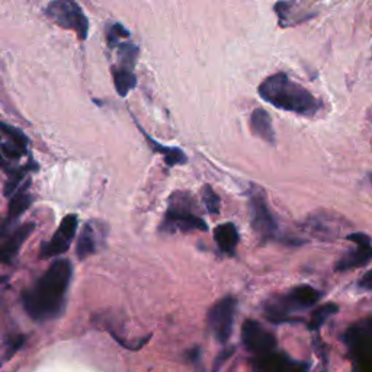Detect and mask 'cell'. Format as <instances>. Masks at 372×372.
I'll list each match as a JSON object with an SVG mask.
<instances>
[{"label":"cell","mask_w":372,"mask_h":372,"mask_svg":"<svg viewBox=\"0 0 372 372\" xmlns=\"http://www.w3.org/2000/svg\"><path fill=\"white\" fill-rule=\"evenodd\" d=\"M339 311V307L333 303H327L320 306L319 308H315L314 313L311 314V319L308 322V329L310 330H319L327 319H330L333 314H336Z\"/></svg>","instance_id":"603a6c76"},{"label":"cell","mask_w":372,"mask_h":372,"mask_svg":"<svg viewBox=\"0 0 372 372\" xmlns=\"http://www.w3.org/2000/svg\"><path fill=\"white\" fill-rule=\"evenodd\" d=\"M144 137L147 138V141L150 143L152 148L156 152V153H160L163 155V159H164V163L172 167V166H176V164H185L186 162H188V157H186V155L180 150V148H176V147H164L163 144L155 141L153 138L148 137L145 133H144Z\"/></svg>","instance_id":"ffe728a7"},{"label":"cell","mask_w":372,"mask_h":372,"mask_svg":"<svg viewBox=\"0 0 372 372\" xmlns=\"http://www.w3.org/2000/svg\"><path fill=\"white\" fill-rule=\"evenodd\" d=\"M250 127H252V131L255 133V136H257L259 138H262L264 141H266L269 144L276 143L272 120L265 109L259 108V109L253 110L252 115H250Z\"/></svg>","instance_id":"9a60e30c"},{"label":"cell","mask_w":372,"mask_h":372,"mask_svg":"<svg viewBox=\"0 0 372 372\" xmlns=\"http://www.w3.org/2000/svg\"><path fill=\"white\" fill-rule=\"evenodd\" d=\"M237 308V300L234 296H224L217 301L208 313V324L214 338L220 343H227L234 324V315Z\"/></svg>","instance_id":"52a82bcc"},{"label":"cell","mask_w":372,"mask_h":372,"mask_svg":"<svg viewBox=\"0 0 372 372\" xmlns=\"http://www.w3.org/2000/svg\"><path fill=\"white\" fill-rule=\"evenodd\" d=\"M78 226H79V218L76 214L66 215L60 222L57 231H55L54 236L51 237V240L43 243L40 250V257L50 259L66 253L70 249V245L73 243L74 236H76Z\"/></svg>","instance_id":"ba28073f"},{"label":"cell","mask_w":372,"mask_h":372,"mask_svg":"<svg viewBox=\"0 0 372 372\" xmlns=\"http://www.w3.org/2000/svg\"><path fill=\"white\" fill-rule=\"evenodd\" d=\"M2 150L10 159H20L22 156V153H24V150H21L20 147H16V145H13L10 143L9 144H2Z\"/></svg>","instance_id":"83f0119b"},{"label":"cell","mask_w":372,"mask_h":372,"mask_svg":"<svg viewBox=\"0 0 372 372\" xmlns=\"http://www.w3.org/2000/svg\"><path fill=\"white\" fill-rule=\"evenodd\" d=\"M122 36H124V38H128V36H129V32L122 25L115 24V25L110 27L109 31H108V43H109V45L115 47L118 44V40L122 38Z\"/></svg>","instance_id":"4316f807"},{"label":"cell","mask_w":372,"mask_h":372,"mask_svg":"<svg viewBox=\"0 0 372 372\" xmlns=\"http://www.w3.org/2000/svg\"><path fill=\"white\" fill-rule=\"evenodd\" d=\"M73 276L70 260L59 259L22 294V304L35 322H50L60 317L66 308V295Z\"/></svg>","instance_id":"6da1fadb"},{"label":"cell","mask_w":372,"mask_h":372,"mask_svg":"<svg viewBox=\"0 0 372 372\" xmlns=\"http://www.w3.org/2000/svg\"><path fill=\"white\" fill-rule=\"evenodd\" d=\"M45 13L54 24L76 32L82 41L87 38L89 21L76 0H52Z\"/></svg>","instance_id":"277c9868"},{"label":"cell","mask_w":372,"mask_h":372,"mask_svg":"<svg viewBox=\"0 0 372 372\" xmlns=\"http://www.w3.org/2000/svg\"><path fill=\"white\" fill-rule=\"evenodd\" d=\"M241 342L256 357L265 355L276 348V338L256 320H246L241 326Z\"/></svg>","instance_id":"9c48e42d"},{"label":"cell","mask_w":372,"mask_h":372,"mask_svg":"<svg viewBox=\"0 0 372 372\" xmlns=\"http://www.w3.org/2000/svg\"><path fill=\"white\" fill-rule=\"evenodd\" d=\"M31 183H25L22 188L17 189V192H15L10 198L9 202V221H15L16 218H20L32 203V195L28 192Z\"/></svg>","instance_id":"ac0fdd59"},{"label":"cell","mask_w":372,"mask_h":372,"mask_svg":"<svg viewBox=\"0 0 372 372\" xmlns=\"http://www.w3.org/2000/svg\"><path fill=\"white\" fill-rule=\"evenodd\" d=\"M138 55V48L131 43H122L120 44V57H121V66L131 69L136 66V59Z\"/></svg>","instance_id":"d4e9b609"},{"label":"cell","mask_w":372,"mask_h":372,"mask_svg":"<svg viewBox=\"0 0 372 372\" xmlns=\"http://www.w3.org/2000/svg\"><path fill=\"white\" fill-rule=\"evenodd\" d=\"M35 229L34 222H25V224H21L20 227H16L8 241L5 243V246L0 250V262L2 264H12V260L17 256L20 253L22 245L27 241V238L32 234Z\"/></svg>","instance_id":"8fae6325"},{"label":"cell","mask_w":372,"mask_h":372,"mask_svg":"<svg viewBox=\"0 0 372 372\" xmlns=\"http://www.w3.org/2000/svg\"><path fill=\"white\" fill-rule=\"evenodd\" d=\"M202 201H203V203H206V207H207L210 214H220L221 199L210 185H206L202 188Z\"/></svg>","instance_id":"484cf974"},{"label":"cell","mask_w":372,"mask_h":372,"mask_svg":"<svg viewBox=\"0 0 372 372\" xmlns=\"http://www.w3.org/2000/svg\"><path fill=\"white\" fill-rule=\"evenodd\" d=\"M291 308L288 307L284 296H276L275 300H269L265 304V317L275 324L284 323V322H291L289 317Z\"/></svg>","instance_id":"d6986e66"},{"label":"cell","mask_w":372,"mask_h":372,"mask_svg":"<svg viewBox=\"0 0 372 372\" xmlns=\"http://www.w3.org/2000/svg\"><path fill=\"white\" fill-rule=\"evenodd\" d=\"M0 133H3V136H6L10 141V144L20 147L21 150H27V145L29 143V140L27 138V136L21 131V129H17L15 127H10L5 122H0Z\"/></svg>","instance_id":"cb8c5ba5"},{"label":"cell","mask_w":372,"mask_h":372,"mask_svg":"<svg viewBox=\"0 0 372 372\" xmlns=\"http://www.w3.org/2000/svg\"><path fill=\"white\" fill-rule=\"evenodd\" d=\"M98 231L93 229L92 224H86L79 236L78 246H76V253L80 260L92 256L93 253H96L98 250Z\"/></svg>","instance_id":"e0dca14e"},{"label":"cell","mask_w":372,"mask_h":372,"mask_svg":"<svg viewBox=\"0 0 372 372\" xmlns=\"http://www.w3.org/2000/svg\"><path fill=\"white\" fill-rule=\"evenodd\" d=\"M0 167H5V162H3L2 156H0Z\"/></svg>","instance_id":"1f68e13d"},{"label":"cell","mask_w":372,"mask_h":372,"mask_svg":"<svg viewBox=\"0 0 372 372\" xmlns=\"http://www.w3.org/2000/svg\"><path fill=\"white\" fill-rule=\"evenodd\" d=\"M214 240H215L218 249L222 253L233 256L236 253L240 237H238V231H237L233 222H224V224H220L218 227H215Z\"/></svg>","instance_id":"2e32d148"},{"label":"cell","mask_w":372,"mask_h":372,"mask_svg":"<svg viewBox=\"0 0 372 372\" xmlns=\"http://www.w3.org/2000/svg\"><path fill=\"white\" fill-rule=\"evenodd\" d=\"M275 12L278 13L279 22L282 27H294L301 24L304 20H310L314 15L307 10L303 0H281L275 5Z\"/></svg>","instance_id":"30bf717a"},{"label":"cell","mask_w":372,"mask_h":372,"mask_svg":"<svg viewBox=\"0 0 372 372\" xmlns=\"http://www.w3.org/2000/svg\"><path fill=\"white\" fill-rule=\"evenodd\" d=\"M25 341L27 338L24 334H9L3 339L2 345H0V368L13 358L15 353L24 346Z\"/></svg>","instance_id":"7402d4cb"},{"label":"cell","mask_w":372,"mask_h":372,"mask_svg":"<svg viewBox=\"0 0 372 372\" xmlns=\"http://www.w3.org/2000/svg\"><path fill=\"white\" fill-rule=\"evenodd\" d=\"M371 182H372V176H371Z\"/></svg>","instance_id":"d6a6232c"},{"label":"cell","mask_w":372,"mask_h":372,"mask_svg":"<svg viewBox=\"0 0 372 372\" xmlns=\"http://www.w3.org/2000/svg\"><path fill=\"white\" fill-rule=\"evenodd\" d=\"M6 282H8V278H0V294L3 292Z\"/></svg>","instance_id":"4dcf8cb0"},{"label":"cell","mask_w":372,"mask_h":372,"mask_svg":"<svg viewBox=\"0 0 372 372\" xmlns=\"http://www.w3.org/2000/svg\"><path fill=\"white\" fill-rule=\"evenodd\" d=\"M284 299L291 311H295L313 307L315 303H319L322 292L310 285H300L292 288L287 295H284Z\"/></svg>","instance_id":"7c38bea8"},{"label":"cell","mask_w":372,"mask_h":372,"mask_svg":"<svg viewBox=\"0 0 372 372\" xmlns=\"http://www.w3.org/2000/svg\"><path fill=\"white\" fill-rule=\"evenodd\" d=\"M292 359L281 352H269L265 355L255 357L250 364L256 372H287Z\"/></svg>","instance_id":"4fadbf2b"},{"label":"cell","mask_w":372,"mask_h":372,"mask_svg":"<svg viewBox=\"0 0 372 372\" xmlns=\"http://www.w3.org/2000/svg\"><path fill=\"white\" fill-rule=\"evenodd\" d=\"M287 372H307V365L301 364V362H295L292 361L289 368L287 369Z\"/></svg>","instance_id":"f546056e"},{"label":"cell","mask_w":372,"mask_h":372,"mask_svg":"<svg viewBox=\"0 0 372 372\" xmlns=\"http://www.w3.org/2000/svg\"><path fill=\"white\" fill-rule=\"evenodd\" d=\"M355 372H372V329L369 326H350L345 333Z\"/></svg>","instance_id":"5b68a950"},{"label":"cell","mask_w":372,"mask_h":372,"mask_svg":"<svg viewBox=\"0 0 372 372\" xmlns=\"http://www.w3.org/2000/svg\"><path fill=\"white\" fill-rule=\"evenodd\" d=\"M358 248L355 250L349 252L345 255L339 262L336 264V271L345 272L349 269H357L361 266L368 265L372 260V241L364 245H357Z\"/></svg>","instance_id":"5bb4252c"},{"label":"cell","mask_w":372,"mask_h":372,"mask_svg":"<svg viewBox=\"0 0 372 372\" xmlns=\"http://www.w3.org/2000/svg\"><path fill=\"white\" fill-rule=\"evenodd\" d=\"M114 74V83H115V89L118 92L120 96H127L129 92H131L136 85H137V79H136V74L133 73L131 69H127V67H117L113 70Z\"/></svg>","instance_id":"44dd1931"},{"label":"cell","mask_w":372,"mask_h":372,"mask_svg":"<svg viewBox=\"0 0 372 372\" xmlns=\"http://www.w3.org/2000/svg\"><path fill=\"white\" fill-rule=\"evenodd\" d=\"M359 287L366 289V291H372V271L366 272L359 281Z\"/></svg>","instance_id":"f1b7e54d"},{"label":"cell","mask_w":372,"mask_h":372,"mask_svg":"<svg viewBox=\"0 0 372 372\" xmlns=\"http://www.w3.org/2000/svg\"><path fill=\"white\" fill-rule=\"evenodd\" d=\"M194 208L195 201L189 194L175 192L169 199V208L166 211L160 230L166 233H189L195 230L207 231V222L192 211Z\"/></svg>","instance_id":"3957f363"},{"label":"cell","mask_w":372,"mask_h":372,"mask_svg":"<svg viewBox=\"0 0 372 372\" xmlns=\"http://www.w3.org/2000/svg\"><path fill=\"white\" fill-rule=\"evenodd\" d=\"M249 213H250V222L255 233L262 238V240H269L275 236L276 233V221L269 210L268 201L265 192L253 186L249 196Z\"/></svg>","instance_id":"8992f818"},{"label":"cell","mask_w":372,"mask_h":372,"mask_svg":"<svg viewBox=\"0 0 372 372\" xmlns=\"http://www.w3.org/2000/svg\"><path fill=\"white\" fill-rule=\"evenodd\" d=\"M259 95L278 109L314 117L322 109V102L304 86L291 80L285 73H276L259 85Z\"/></svg>","instance_id":"7a4b0ae2"}]
</instances>
